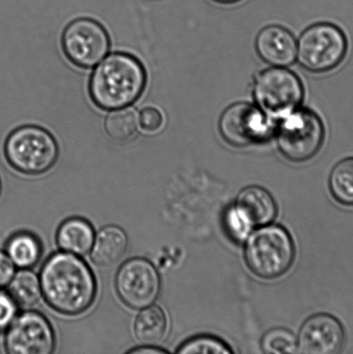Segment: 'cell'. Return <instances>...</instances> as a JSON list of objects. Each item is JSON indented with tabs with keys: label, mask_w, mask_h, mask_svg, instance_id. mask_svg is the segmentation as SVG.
<instances>
[{
	"label": "cell",
	"mask_w": 353,
	"mask_h": 354,
	"mask_svg": "<svg viewBox=\"0 0 353 354\" xmlns=\"http://www.w3.org/2000/svg\"><path fill=\"white\" fill-rule=\"evenodd\" d=\"M62 51L73 65L89 69L108 54L111 40L102 24L89 17H79L66 26L61 37Z\"/></svg>",
	"instance_id": "obj_9"
},
{
	"label": "cell",
	"mask_w": 353,
	"mask_h": 354,
	"mask_svg": "<svg viewBox=\"0 0 353 354\" xmlns=\"http://www.w3.org/2000/svg\"><path fill=\"white\" fill-rule=\"evenodd\" d=\"M14 266L8 255L0 251V288L5 287L12 281Z\"/></svg>",
	"instance_id": "obj_27"
},
{
	"label": "cell",
	"mask_w": 353,
	"mask_h": 354,
	"mask_svg": "<svg viewBox=\"0 0 353 354\" xmlns=\"http://www.w3.org/2000/svg\"><path fill=\"white\" fill-rule=\"evenodd\" d=\"M0 193H1V183H0Z\"/></svg>",
	"instance_id": "obj_30"
},
{
	"label": "cell",
	"mask_w": 353,
	"mask_h": 354,
	"mask_svg": "<svg viewBox=\"0 0 353 354\" xmlns=\"http://www.w3.org/2000/svg\"><path fill=\"white\" fill-rule=\"evenodd\" d=\"M40 283L47 303L61 314H82L95 299L97 287L92 270L71 253L50 257L41 269Z\"/></svg>",
	"instance_id": "obj_1"
},
{
	"label": "cell",
	"mask_w": 353,
	"mask_h": 354,
	"mask_svg": "<svg viewBox=\"0 0 353 354\" xmlns=\"http://www.w3.org/2000/svg\"><path fill=\"white\" fill-rule=\"evenodd\" d=\"M128 238L122 229L110 225L100 230L92 246L91 259L96 266L117 265L126 255Z\"/></svg>",
	"instance_id": "obj_15"
},
{
	"label": "cell",
	"mask_w": 353,
	"mask_h": 354,
	"mask_svg": "<svg viewBox=\"0 0 353 354\" xmlns=\"http://www.w3.org/2000/svg\"><path fill=\"white\" fill-rule=\"evenodd\" d=\"M138 116L133 109L124 107L113 110L106 117L105 130L111 138L117 141H127L136 134Z\"/></svg>",
	"instance_id": "obj_21"
},
{
	"label": "cell",
	"mask_w": 353,
	"mask_h": 354,
	"mask_svg": "<svg viewBox=\"0 0 353 354\" xmlns=\"http://www.w3.org/2000/svg\"><path fill=\"white\" fill-rule=\"evenodd\" d=\"M347 342L343 324L330 314H316L307 318L300 328L297 353L303 354H337Z\"/></svg>",
	"instance_id": "obj_12"
},
{
	"label": "cell",
	"mask_w": 353,
	"mask_h": 354,
	"mask_svg": "<svg viewBox=\"0 0 353 354\" xmlns=\"http://www.w3.org/2000/svg\"><path fill=\"white\" fill-rule=\"evenodd\" d=\"M223 227L228 238L237 244L245 243L254 228L247 215L235 204L225 211Z\"/></svg>",
	"instance_id": "obj_22"
},
{
	"label": "cell",
	"mask_w": 353,
	"mask_h": 354,
	"mask_svg": "<svg viewBox=\"0 0 353 354\" xmlns=\"http://www.w3.org/2000/svg\"><path fill=\"white\" fill-rule=\"evenodd\" d=\"M116 289L121 300L134 310L151 306L158 299L161 279L157 269L144 259H133L120 267Z\"/></svg>",
	"instance_id": "obj_10"
},
{
	"label": "cell",
	"mask_w": 353,
	"mask_h": 354,
	"mask_svg": "<svg viewBox=\"0 0 353 354\" xmlns=\"http://www.w3.org/2000/svg\"><path fill=\"white\" fill-rule=\"evenodd\" d=\"M178 353L181 354H231V346L223 339L210 335H200L187 339L179 346Z\"/></svg>",
	"instance_id": "obj_23"
},
{
	"label": "cell",
	"mask_w": 353,
	"mask_h": 354,
	"mask_svg": "<svg viewBox=\"0 0 353 354\" xmlns=\"http://www.w3.org/2000/svg\"><path fill=\"white\" fill-rule=\"evenodd\" d=\"M274 137L283 157L292 162H304L316 157L326 137L319 114L300 106L276 121Z\"/></svg>",
	"instance_id": "obj_4"
},
{
	"label": "cell",
	"mask_w": 353,
	"mask_h": 354,
	"mask_svg": "<svg viewBox=\"0 0 353 354\" xmlns=\"http://www.w3.org/2000/svg\"><path fill=\"white\" fill-rule=\"evenodd\" d=\"M258 57L271 67H289L296 60L297 41L287 28L271 24L259 31L255 40Z\"/></svg>",
	"instance_id": "obj_13"
},
{
	"label": "cell",
	"mask_w": 353,
	"mask_h": 354,
	"mask_svg": "<svg viewBox=\"0 0 353 354\" xmlns=\"http://www.w3.org/2000/svg\"><path fill=\"white\" fill-rule=\"evenodd\" d=\"M305 88L295 72L271 67L259 72L252 85L255 105L278 121L302 105Z\"/></svg>",
	"instance_id": "obj_7"
},
{
	"label": "cell",
	"mask_w": 353,
	"mask_h": 354,
	"mask_svg": "<svg viewBox=\"0 0 353 354\" xmlns=\"http://www.w3.org/2000/svg\"><path fill=\"white\" fill-rule=\"evenodd\" d=\"M95 241L92 225L82 218H73L61 224L57 232L59 248L74 255H85Z\"/></svg>",
	"instance_id": "obj_16"
},
{
	"label": "cell",
	"mask_w": 353,
	"mask_h": 354,
	"mask_svg": "<svg viewBox=\"0 0 353 354\" xmlns=\"http://www.w3.org/2000/svg\"><path fill=\"white\" fill-rule=\"evenodd\" d=\"M9 292L16 304L20 307H32L40 299L41 283L33 272L22 270L12 277Z\"/></svg>",
	"instance_id": "obj_20"
},
{
	"label": "cell",
	"mask_w": 353,
	"mask_h": 354,
	"mask_svg": "<svg viewBox=\"0 0 353 354\" xmlns=\"http://www.w3.org/2000/svg\"><path fill=\"white\" fill-rule=\"evenodd\" d=\"M146 83V71L140 59L126 52H114L93 71L90 98L102 110L124 109L140 98Z\"/></svg>",
	"instance_id": "obj_2"
},
{
	"label": "cell",
	"mask_w": 353,
	"mask_h": 354,
	"mask_svg": "<svg viewBox=\"0 0 353 354\" xmlns=\"http://www.w3.org/2000/svg\"><path fill=\"white\" fill-rule=\"evenodd\" d=\"M134 330L137 339L143 344H160L167 335V317L159 307L145 308L135 321Z\"/></svg>",
	"instance_id": "obj_17"
},
{
	"label": "cell",
	"mask_w": 353,
	"mask_h": 354,
	"mask_svg": "<svg viewBox=\"0 0 353 354\" xmlns=\"http://www.w3.org/2000/svg\"><path fill=\"white\" fill-rule=\"evenodd\" d=\"M213 1L220 3V5H233V3H238L241 0H213Z\"/></svg>",
	"instance_id": "obj_29"
},
{
	"label": "cell",
	"mask_w": 353,
	"mask_h": 354,
	"mask_svg": "<svg viewBox=\"0 0 353 354\" xmlns=\"http://www.w3.org/2000/svg\"><path fill=\"white\" fill-rule=\"evenodd\" d=\"M328 187L337 203L345 207H353V157L342 159L334 166Z\"/></svg>",
	"instance_id": "obj_18"
},
{
	"label": "cell",
	"mask_w": 353,
	"mask_h": 354,
	"mask_svg": "<svg viewBox=\"0 0 353 354\" xmlns=\"http://www.w3.org/2000/svg\"><path fill=\"white\" fill-rule=\"evenodd\" d=\"M245 244V263L259 279H279L289 272L295 261V242L282 225L260 227L251 232Z\"/></svg>",
	"instance_id": "obj_3"
},
{
	"label": "cell",
	"mask_w": 353,
	"mask_h": 354,
	"mask_svg": "<svg viewBox=\"0 0 353 354\" xmlns=\"http://www.w3.org/2000/svg\"><path fill=\"white\" fill-rule=\"evenodd\" d=\"M348 52L347 36L336 24L321 22L303 31L297 41L296 59L303 69L325 74L337 68Z\"/></svg>",
	"instance_id": "obj_6"
},
{
	"label": "cell",
	"mask_w": 353,
	"mask_h": 354,
	"mask_svg": "<svg viewBox=\"0 0 353 354\" xmlns=\"http://www.w3.org/2000/svg\"><path fill=\"white\" fill-rule=\"evenodd\" d=\"M235 205L247 215L254 227L271 224L278 213L274 197L260 186H249L242 189Z\"/></svg>",
	"instance_id": "obj_14"
},
{
	"label": "cell",
	"mask_w": 353,
	"mask_h": 354,
	"mask_svg": "<svg viewBox=\"0 0 353 354\" xmlns=\"http://www.w3.org/2000/svg\"><path fill=\"white\" fill-rule=\"evenodd\" d=\"M7 253L14 265L30 268L39 261L41 248L39 241L28 232L14 235L7 245Z\"/></svg>",
	"instance_id": "obj_19"
},
{
	"label": "cell",
	"mask_w": 353,
	"mask_h": 354,
	"mask_svg": "<svg viewBox=\"0 0 353 354\" xmlns=\"http://www.w3.org/2000/svg\"><path fill=\"white\" fill-rule=\"evenodd\" d=\"M261 348L268 354L296 353L297 338L289 329L271 328L263 336Z\"/></svg>",
	"instance_id": "obj_24"
},
{
	"label": "cell",
	"mask_w": 353,
	"mask_h": 354,
	"mask_svg": "<svg viewBox=\"0 0 353 354\" xmlns=\"http://www.w3.org/2000/svg\"><path fill=\"white\" fill-rule=\"evenodd\" d=\"M55 344L53 328L37 312H26L13 320L6 339L7 351L12 354H50Z\"/></svg>",
	"instance_id": "obj_11"
},
{
	"label": "cell",
	"mask_w": 353,
	"mask_h": 354,
	"mask_svg": "<svg viewBox=\"0 0 353 354\" xmlns=\"http://www.w3.org/2000/svg\"><path fill=\"white\" fill-rule=\"evenodd\" d=\"M276 123L254 104L237 102L221 114L219 131L231 147L245 148L265 144L274 137Z\"/></svg>",
	"instance_id": "obj_8"
},
{
	"label": "cell",
	"mask_w": 353,
	"mask_h": 354,
	"mask_svg": "<svg viewBox=\"0 0 353 354\" xmlns=\"http://www.w3.org/2000/svg\"><path fill=\"white\" fill-rule=\"evenodd\" d=\"M164 114L155 106H147L142 109L138 115V124L145 133H159L164 127Z\"/></svg>",
	"instance_id": "obj_25"
},
{
	"label": "cell",
	"mask_w": 353,
	"mask_h": 354,
	"mask_svg": "<svg viewBox=\"0 0 353 354\" xmlns=\"http://www.w3.org/2000/svg\"><path fill=\"white\" fill-rule=\"evenodd\" d=\"M16 303L10 295L0 291V330L8 327L15 318Z\"/></svg>",
	"instance_id": "obj_26"
},
{
	"label": "cell",
	"mask_w": 353,
	"mask_h": 354,
	"mask_svg": "<svg viewBox=\"0 0 353 354\" xmlns=\"http://www.w3.org/2000/svg\"><path fill=\"white\" fill-rule=\"evenodd\" d=\"M131 353H165L166 351H164V350H161V349L155 348H143V349H140V350L137 349V350H136V351H133Z\"/></svg>",
	"instance_id": "obj_28"
},
{
	"label": "cell",
	"mask_w": 353,
	"mask_h": 354,
	"mask_svg": "<svg viewBox=\"0 0 353 354\" xmlns=\"http://www.w3.org/2000/svg\"><path fill=\"white\" fill-rule=\"evenodd\" d=\"M3 150L10 165L26 175H41L50 171L59 157V147L53 135L34 124L13 130L6 138Z\"/></svg>",
	"instance_id": "obj_5"
}]
</instances>
